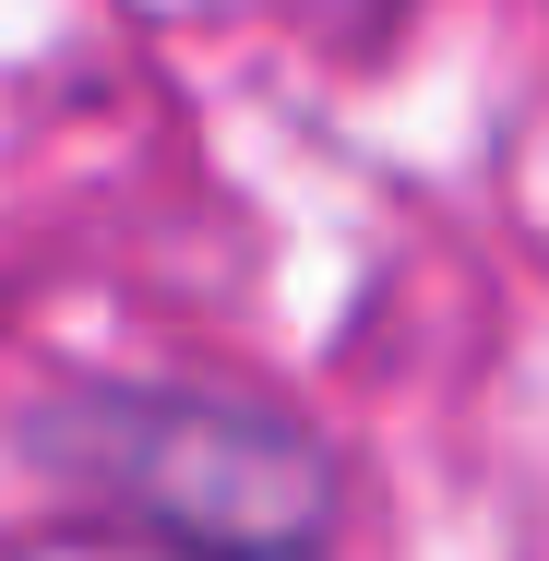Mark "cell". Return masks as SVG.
<instances>
[{
	"instance_id": "cell-1",
	"label": "cell",
	"mask_w": 549,
	"mask_h": 561,
	"mask_svg": "<svg viewBox=\"0 0 549 561\" xmlns=\"http://www.w3.org/2000/svg\"><path fill=\"white\" fill-rule=\"evenodd\" d=\"M24 454L84 526L156 561H323L346 526L334 443L239 382H60Z\"/></svg>"
}]
</instances>
